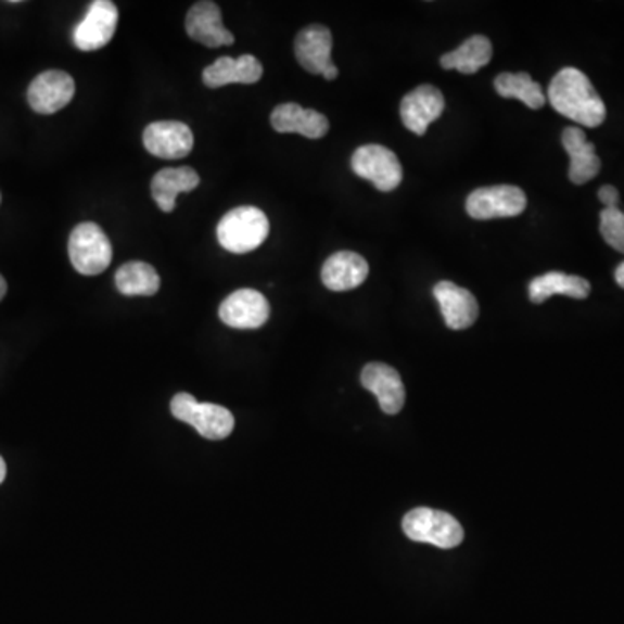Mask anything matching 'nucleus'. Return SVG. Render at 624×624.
<instances>
[{
  "label": "nucleus",
  "mask_w": 624,
  "mask_h": 624,
  "mask_svg": "<svg viewBox=\"0 0 624 624\" xmlns=\"http://www.w3.org/2000/svg\"><path fill=\"white\" fill-rule=\"evenodd\" d=\"M548 100L551 109L560 115L571 118L583 127H599L606 120L608 110L599 92L595 91L590 78L582 69H560L548 87Z\"/></svg>",
  "instance_id": "obj_1"
},
{
  "label": "nucleus",
  "mask_w": 624,
  "mask_h": 624,
  "mask_svg": "<svg viewBox=\"0 0 624 624\" xmlns=\"http://www.w3.org/2000/svg\"><path fill=\"white\" fill-rule=\"evenodd\" d=\"M271 315L269 302L254 289H242L231 293L219 307L222 323L237 330H255L266 324Z\"/></svg>",
  "instance_id": "obj_9"
},
{
  "label": "nucleus",
  "mask_w": 624,
  "mask_h": 624,
  "mask_svg": "<svg viewBox=\"0 0 624 624\" xmlns=\"http://www.w3.org/2000/svg\"><path fill=\"white\" fill-rule=\"evenodd\" d=\"M495 89L501 98L519 100L531 110H539L547 103L542 86L534 82L530 74H499L495 78Z\"/></svg>",
  "instance_id": "obj_25"
},
{
  "label": "nucleus",
  "mask_w": 624,
  "mask_h": 624,
  "mask_svg": "<svg viewBox=\"0 0 624 624\" xmlns=\"http://www.w3.org/2000/svg\"><path fill=\"white\" fill-rule=\"evenodd\" d=\"M614 278H616V283L620 284L621 289H624V263H621L614 271Z\"/></svg>",
  "instance_id": "obj_28"
},
{
  "label": "nucleus",
  "mask_w": 624,
  "mask_h": 624,
  "mask_svg": "<svg viewBox=\"0 0 624 624\" xmlns=\"http://www.w3.org/2000/svg\"><path fill=\"white\" fill-rule=\"evenodd\" d=\"M361 383L362 387L379 399L383 413L397 415L405 406V385L397 370L389 365H383V362L367 365L361 371Z\"/></svg>",
  "instance_id": "obj_13"
},
{
  "label": "nucleus",
  "mask_w": 624,
  "mask_h": 624,
  "mask_svg": "<svg viewBox=\"0 0 624 624\" xmlns=\"http://www.w3.org/2000/svg\"><path fill=\"white\" fill-rule=\"evenodd\" d=\"M444 109V95L437 87L420 86L400 101V120L406 129L423 136L431 124L443 115Z\"/></svg>",
  "instance_id": "obj_12"
},
{
  "label": "nucleus",
  "mask_w": 624,
  "mask_h": 624,
  "mask_svg": "<svg viewBox=\"0 0 624 624\" xmlns=\"http://www.w3.org/2000/svg\"><path fill=\"white\" fill-rule=\"evenodd\" d=\"M332 48V31L323 25H309L295 39L298 65L313 75H323L333 65Z\"/></svg>",
  "instance_id": "obj_16"
},
{
  "label": "nucleus",
  "mask_w": 624,
  "mask_h": 624,
  "mask_svg": "<svg viewBox=\"0 0 624 624\" xmlns=\"http://www.w3.org/2000/svg\"><path fill=\"white\" fill-rule=\"evenodd\" d=\"M115 284L125 297H151L160 290V276L150 264L132 260L118 269Z\"/></svg>",
  "instance_id": "obj_24"
},
{
  "label": "nucleus",
  "mask_w": 624,
  "mask_h": 624,
  "mask_svg": "<svg viewBox=\"0 0 624 624\" xmlns=\"http://www.w3.org/2000/svg\"><path fill=\"white\" fill-rule=\"evenodd\" d=\"M527 207L524 191L517 186H489L472 191L467 199V212L472 219L489 220L521 216Z\"/></svg>",
  "instance_id": "obj_7"
},
{
  "label": "nucleus",
  "mask_w": 624,
  "mask_h": 624,
  "mask_svg": "<svg viewBox=\"0 0 624 624\" xmlns=\"http://www.w3.org/2000/svg\"><path fill=\"white\" fill-rule=\"evenodd\" d=\"M200 184V176L191 167L164 168L151 181V194L160 211L170 214L176 208L177 196L190 193Z\"/></svg>",
  "instance_id": "obj_21"
},
{
  "label": "nucleus",
  "mask_w": 624,
  "mask_h": 624,
  "mask_svg": "<svg viewBox=\"0 0 624 624\" xmlns=\"http://www.w3.org/2000/svg\"><path fill=\"white\" fill-rule=\"evenodd\" d=\"M118 8L110 0H95L86 17L75 26L74 43L80 51H100L112 42L117 31Z\"/></svg>",
  "instance_id": "obj_8"
},
{
  "label": "nucleus",
  "mask_w": 624,
  "mask_h": 624,
  "mask_svg": "<svg viewBox=\"0 0 624 624\" xmlns=\"http://www.w3.org/2000/svg\"><path fill=\"white\" fill-rule=\"evenodd\" d=\"M142 142L156 158L177 160L190 155L194 136L184 122H153L144 129Z\"/></svg>",
  "instance_id": "obj_10"
},
{
  "label": "nucleus",
  "mask_w": 624,
  "mask_h": 624,
  "mask_svg": "<svg viewBox=\"0 0 624 624\" xmlns=\"http://www.w3.org/2000/svg\"><path fill=\"white\" fill-rule=\"evenodd\" d=\"M492 58V40L484 35H472L470 39L461 43L460 48L444 54L441 58V66L444 69H457L463 75H474L479 69L484 68Z\"/></svg>",
  "instance_id": "obj_23"
},
{
  "label": "nucleus",
  "mask_w": 624,
  "mask_h": 624,
  "mask_svg": "<svg viewBox=\"0 0 624 624\" xmlns=\"http://www.w3.org/2000/svg\"><path fill=\"white\" fill-rule=\"evenodd\" d=\"M590 281L585 280L582 276L550 271L531 281L530 298L534 304H543L553 295H565V297L582 301V298L590 295Z\"/></svg>",
  "instance_id": "obj_22"
},
{
  "label": "nucleus",
  "mask_w": 624,
  "mask_h": 624,
  "mask_svg": "<svg viewBox=\"0 0 624 624\" xmlns=\"http://www.w3.org/2000/svg\"><path fill=\"white\" fill-rule=\"evenodd\" d=\"M263 63L252 54L229 58L222 56L203 69V84L211 89L229 86V84H255L263 78Z\"/></svg>",
  "instance_id": "obj_19"
},
{
  "label": "nucleus",
  "mask_w": 624,
  "mask_h": 624,
  "mask_svg": "<svg viewBox=\"0 0 624 624\" xmlns=\"http://www.w3.org/2000/svg\"><path fill=\"white\" fill-rule=\"evenodd\" d=\"M434 297L444 321L451 330H466L477 321L479 304L474 293L469 290L451 281H441L434 286Z\"/></svg>",
  "instance_id": "obj_15"
},
{
  "label": "nucleus",
  "mask_w": 624,
  "mask_h": 624,
  "mask_svg": "<svg viewBox=\"0 0 624 624\" xmlns=\"http://www.w3.org/2000/svg\"><path fill=\"white\" fill-rule=\"evenodd\" d=\"M600 233L603 240L624 254V212L620 208H603L600 214Z\"/></svg>",
  "instance_id": "obj_26"
},
{
  "label": "nucleus",
  "mask_w": 624,
  "mask_h": 624,
  "mask_svg": "<svg viewBox=\"0 0 624 624\" xmlns=\"http://www.w3.org/2000/svg\"><path fill=\"white\" fill-rule=\"evenodd\" d=\"M186 31L191 39L207 46V48H222L234 43V35L226 30L222 25V14L219 5L211 0L196 2L186 16Z\"/></svg>",
  "instance_id": "obj_14"
},
{
  "label": "nucleus",
  "mask_w": 624,
  "mask_h": 624,
  "mask_svg": "<svg viewBox=\"0 0 624 624\" xmlns=\"http://www.w3.org/2000/svg\"><path fill=\"white\" fill-rule=\"evenodd\" d=\"M403 531L413 542L429 543L443 550L458 547L466 536L455 517L426 507L415 508L406 513Z\"/></svg>",
  "instance_id": "obj_3"
},
{
  "label": "nucleus",
  "mask_w": 624,
  "mask_h": 624,
  "mask_svg": "<svg viewBox=\"0 0 624 624\" xmlns=\"http://www.w3.org/2000/svg\"><path fill=\"white\" fill-rule=\"evenodd\" d=\"M323 77L327 78V80H335V78L339 77V69H336L335 65H332L324 72Z\"/></svg>",
  "instance_id": "obj_29"
},
{
  "label": "nucleus",
  "mask_w": 624,
  "mask_h": 624,
  "mask_svg": "<svg viewBox=\"0 0 624 624\" xmlns=\"http://www.w3.org/2000/svg\"><path fill=\"white\" fill-rule=\"evenodd\" d=\"M5 292H8V283H5L4 278L0 275V301L5 297Z\"/></svg>",
  "instance_id": "obj_31"
},
{
  "label": "nucleus",
  "mask_w": 624,
  "mask_h": 624,
  "mask_svg": "<svg viewBox=\"0 0 624 624\" xmlns=\"http://www.w3.org/2000/svg\"><path fill=\"white\" fill-rule=\"evenodd\" d=\"M599 200L606 205V208H614L620 202V193L614 186H602L599 190Z\"/></svg>",
  "instance_id": "obj_27"
},
{
  "label": "nucleus",
  "mask_w": 624,
  "mask_h": 624,
  "mask_svg": "<svg viewBox=\"0 0 624 624\" xmlns=\"http://www.w3.org/2000/svg\"><path fill=\"white\" fill-rule=\"evenodd\" d=\"M68 254L77 272L95 276L109 269L113 249L109 237L100 226L94 222H82L69 234Z\"/></svg>",
  "instance_id": "obj_5"
},
{
  "label": "nucleus",
  "mask_w": 624,
  "mask_h": 624,
  "mask_svg": "<svg viewBox=\"0 0 624 624\" xmlns=\"http://www.w3.org/2000/svg\"><path fill=\"white\" fill-rule=\"evenodd\" d=\"M5 474H8V469H5L4 458L0 457V484L4 483Z\"/></svg>",
  "instance_id": "obj_30"
},
{
  "label": "nucleus",
  "mask_w": 624,
  "mask_h": 624,
  "mask_svg": "<svg viewBox=\"0 0 624 624\" xmlns=\"http://www.w3.org/2000/svg\"><path fill=\"white\" fill-rule=\"evenodd\" d=\"M356 176L367 179L377 190L389 193L403 182V167L394 151L382 144H367L354 151L351 158Z\"/></svg>",
  "instance_id": "obj_6"
},
{
  "label": "nucleus",
  "mask_w": 624,
  "mask_h": 624,
  "mask_svg": "<svg viewBox=\"0 0 624 624\" xmlns=\"http://www.w3.org/2000/svg\"><path fill=\"white\" fill-rule=\"evenodd\" d=\"M271 125L276 132L301 133L307 139H321L330 129V122L323 113L302 109L297 103L276 106L271 113Z\"/></svg>",
  "instance_id": "obj_17"
},
{
  "label": "nucleus",
  "mask_w": 624,
  "mask_h": 624,
  "mask_svg": "<svg viewBox=\"0 0 624 624\" xmlns=\"http://www.w3.org/2000/svg\"><path fill=\"white\" fill-rule=\"evenodd\" d=\"M26 95L34 112L52 115L65 109L66 104L74 100V78L60 69H49L34 78Z\"/></svg>",
  "instance_id": "obj_11"
},
{
  "label": "nucleus",
  "mask_w": 624,
  "mask_h": 624,
  "mask_svg": "<svg viewBox=\"0 0 624 624\" xmlns=\"http://www.w3.org/2000/svg\"><path fill=\"white\" fill-rule=\"evenodd\" d=\"M368 272L370 266L365 257L344 250L327 258L321 269V280L332 292H347L361 286L367 281Z\"/></svg>",
  "instance_id": "obj_18"
},
{
  "label": "nucleus",
  "mask_w": 624,
  "mask_h": 624,
  "mask_svg": "<svg viewBox=\"0 0 624 624\" xmlns=\"http://www.w3.org/2000/svg\"><path fill=\"white\" fill-rule=\"evenodd\" d=\"M174 417L194 426L205 440H226L234 429V417L228 408L212 403H199L191 394H176L170 400Z\"/></svg>",
  "instance_id": "obj_4"
},
{
  "label": "nucleus",
  "mask_w": 624,
  "mask_h": 624,
  "mask_svg": "<svg viewBox=\"0 0 624 624\" xmlns=\"http://www.w3.org/2000/svg\"><path fill=\"white\" fill-rule=\"evenodd\" d=\"M269 234V220L260 208L252 205L229 211L219 226H217V240L220 246L231 254H249L266 242Z\"/></svg>",
  "instance_id": "obj_2"
},
{
  "label": "nucleus",
  "mask_w": 624,
  "mask_h": 624,
  "mask_svg": "<svg viewBox=\"0 0 624 624\" xmlns=\"http://www.w3.org/2000/svg\"><path fill=\"white\" fill-rule=\"evenodd\" d=\"M562 144L571 158L569 165L571 182L582 186L595 179L600 173V158L595 153L594 144L586 139V133L577 127H568L562 133Z\"/></svg>",
  "instance_id": "obj_20"
}]
</instances>
